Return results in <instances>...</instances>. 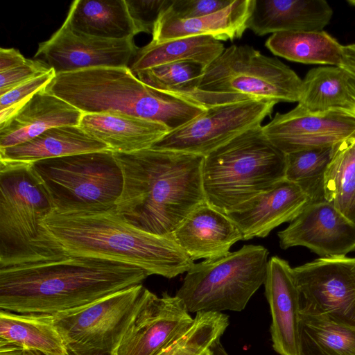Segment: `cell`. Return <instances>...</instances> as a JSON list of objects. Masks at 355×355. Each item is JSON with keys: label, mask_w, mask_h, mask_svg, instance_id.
<instances>
[{"label": "cell", "mask_w": 355, "mask_h": 355, "mask_svg": "<svg viewBox=\"0 0 355 355\" xmlns=\"http://www.w3.org/2000/svg\"><path fill=\"white\" fill-rule=\"evenodd\" d=\"M286 154L265 135L262 125L234 137L204 157L206 202L227 214L285 179Z\"/></svg>", "instance_id": "cell-5"}, {"label": "cell", "mask_w": 355, "mask_h": 355, "mask_svg": "<svg viewBox=\"0 0 355 355\" xmlns=\"http://www.w3.org/2000/svg\"><path fill=\"white\" fill-rule=\"evenodd\" d=\"M275 104L249 99L207 106L186 124L168 132L151 148L205 157L243 132L261 125Z\"/></svg>", "instance_id": "cell-11"}, {"label": "cell", "mask_w": 355, "mask_h": 355, "mask_svg": "<svg viewBox=\"0 0 355 355\" xmlns=\"http://www.w3.org/2000/svg\"><path fill=\"white\" fill-rule=\"evenodd\" d=\"M202 355H211V353H210V348L208 351H207L204 354Z\"/></svg>", "instance_id": "cell-47"}, {"label": "cell", "mask_w": 355, "mask_h": 355, "mask_svg": "<svg viewBox=\"0 0 355 355\" xmlns=\"http://www.w3.org/2000/svg\"><path fill=\"white\" fill-rule=\"evenodd\" d=\"M45 91L83 114L119 112L159 122L169 131L207 108L186 97L157 91L128 67H102L56 74Z\"/></svg>", "instance_id": "cell-4"}, {"label": "cell", "mask_w": 355, "mask_h": 355, "mask_svg": "<svg viewBox=\"0 0 355 355\" xmlns=\"http://www.w3.org/2000/svg\"><path fill=\"white\" fill-rule=\"evenodd\" d=\"M40 60L26 59L17 67L0 72V96L51 70Z\"/></svg>", "instance_id": "cell-38"}, {"label": "cell", "mask_w": 355, "mask_h": 355, "mask_svg": "<svg viewBox=\"0 0 355 355\" xmlns=\"http://www.w3.org/2000/svg\"><path fill=\"white\" fill-rule=\"evenodd\" d=\"M65 19L73 31L97 37L124 40L137 35L125 0H76Z\"/></svg>", "instance_id": "cell-25"}, {"label": "cell", "mask_w": 355, "mask_h": 355, "mask_svg": "<svg viewBox=\"0 0 355 355\" xmlns=\"http://www.w3.org/2000/svg\"><path fill=\"white\" fill-rule=\"evenodd\" d=\"M333 10L324 0H253L247 29L263 36L288 31H321Z\"/></svg>", "instance_id": "cell-21"}, {"label": "cell", "mask_w": 355, "mask_h": 355, "mask_svg": "<svg viewBox=\"0 0 355 355\" xmlns=\"http://www.w3.org/2000/svg\"><path fill=\"white\" fill-rule=\"evenodd\" d=\"M53 210L31 164L0 162V268L47 261L41 222Z\"/></svg>", "instance_id": "cell-8"}, {"label": "cell", "mask_w": 355, "mask_h": 355, "mask_svg": "<svg viewBox=\"0 0 355 355\" xmlns=\"http://www.w3.org/2000/svg\"><path fill=\"white\" fill-rule=\"evenodd\" d=\"M228 325L227 315L221 312H198L191 326L157 355H202L220 340Z\"/></svg>", "instance_id": "cell-32"}, {"label": "cell", "mask_w": 355, "mask_h": 355, "mask_svg": "<svg viewBox=\"0 0 355 355\" xmlns=\"http://www.w3.org/2000/svg\"><path fill=\"white\" fill-rule=\"evenodd\" d=\"M349 4L355 6V0H347Z\"/></svg>", "instance_id": "cell-46"}, {"label": "cell", "mask_w": 355, "mask_h": 355, "mask_svg": "<svg viewBox=\"0 0 355 355\" xmlns=\"http://www.w3.org/2000/svg\"><path fill=\"white\" fill-rule=\"evenodd\" d=\"M333 147L306 149L286 154L285 179L309 190L316 200L322 198V179Z\"/></svg>", "instance_id": "cell-34"}, {"label": "cell", "mask_w": 355, "mask_h": 355, "mask_svg": "<svg viewBox=\"0 0 355 355\" xmlns=\"http://www.w3.org/2000/svg\"><path fill=\"white\" fill-rule=\"evenodd\" d=\"M58 214L116 207L123 175L114 153L103 150L40 160L31 164Z\"/></svg>", "instance_id": "cell-7"}, {"label": "cell", "mask_w": 355, "mask_h": 355, "mask_svg": "<svg viewBox=\"0 0 355 355\" xmlns=\"http://www.w3.org/2000/svg\"><path fill=\"white\" fill-rule=\"evenodd\" d=\"M45 355V354H44ZM64 355H78V354H76L69 350H67V354H64ZM91 355H112L111 354H102V353H99V354H91Z\"/></svg>", "instance_id": "cell-45"}, {"label": "cell", "mask_w": 355, "mask_h": 355, "mask_svg": "<svg viewBox=\"0 0 355 355\" xmlns=\"http://www.w3.org/2000/svg\"><path fill=\"white\" fill-rule=\"evenodd\" d=\"M205 68L197 62L181 61L142 70L135 75L157 91L186 97L198 88Z\"/></svg>", "instance_id": "cell-33"}, {"label": "cell", "mask_w": 355, "mask_h": 355, "mask_svg": "<svg viewBox=\"0 0 355 355\" xmlns=\"http://www.w3.org/2000/svg\"><path fill=\"white\" fill-rule=\"evenodd\" d=\"M338 67L355 78V44L343 46L341 62Z\"/></svg>", "instance_id": "cell-40"}, {"label": "cell", "mask_w": 355, "mask_h": 355, "mask_svg": "<svg viewBox=\"0 0 355 355\" xmlns=\"http://www.w3.org/2000/svg\"><path fill=\"white\" fill-rule=\"evenodd\" d=\"M83 114L68 102L44 89L0 124V149L23 144L54 127L79 125Z\"/></svg>", "instance_id": "cell-20"}, {"label": "cell", "mask_w": 355, "mask_h": 355, "mask_svg": "<svg viewBox=\"0 0 355 355\" xmlns=\"http://www.w3.org/2000/svg\"><path fill=\"white\" fill-rule=\"evenodd\" d=\"M172 236L193 261L225 256L235 243L243 240L235 223L207 202L194 208Z\"/></svg>", "instance_id": "cell-19"}, {"label": "cell", "mask_w": 355, "mask_h": 355, "mask_svg": "<svg viewBox=\"0 0 355 355\" xmlns=\"http://www.w3.org/2000/svg\"><path fill=\"white\" fill-rule=\"evenodd\" d=\"M19 50L14 48L0 49V72L17 67L26 62Z\"/></svg>", "instance_id": "cell-39"}, {"label": "cell", "mask_w": 355, "mask_h": 355, "mask_svg": "<svg viewBox=\"0 0 355 355\" xmlns=\"http://www.w3.org/2000/svg\"><path fill=\"white\" fill-rule=\"evenodd\" d=\"M134 38L109 40L73 31L65 19L46 41L39 44L34 58L56 74L102 67H128L139 49Z\"/></svg>", "instance_id": "cell-13"}, {"label": "cell", "mask_w": 355, "mask_h": 355, "mask_svg": "<svg viewBox=\"0 0 355 355\" xmlns=\"http://www.w3.org/2000/svg\"><path fill=\"white\" fill-rule=\"evenodd\" d=\"M315 200L309 190L284 179L225 214L238 227L243 240L263 238L281 224L293 221Z\"/></svg>", "instance_id": "cell-17"}, {"label": "cell", "mask_w": 355, "mask_h": 355, "mask_svg": "<svg viewBox=\"0 0 355 355\" xmlns=\"http://www.w3.org/2000/svg\"><path fill=\"white\" fill-rule=\"evenodd\" d=\"M302 80L279 59L249 45H232L205 69L186 98L205 106L249 99L298 102Z\"/></svg>", "instance_id": "cell-6"}, {"label": "cell", "mask_w": 355, "mask_h": 355, "mask_svg": "<svg viewBox=\"0 0 355 355\" xmlns=\"http://www.w3.org/2000/svg\"><path fill=\"white\" fill-rule=\"evenodd\" d=\"M185 304L176 295L157 296L148 289L112 355H157L192 324Z\"/></svg>", "instance_id": "cell-15"}, {"label": "cell", "mask_w": 355, "mask_h": 355, "mask_svg": "<svg viewBox=\"0 0 355 355\" xmlns=\"http://www.w3.org/2000/svg\"><path fill=\"white\" fill-rule=\"evenodd\" d=\"M0 339L45 355H64L67 348L53 315L0 310Z\"/></svg>", "instance_id": "cell-26"}, {"label": "cell", "mask_w": 355, "mask_h": 355, "mask_svg": "<svg viewBox=\"0 0 355 355\" xmlns=\"http://www.w3.org/2000/svg\"><path fill=\"white\" fill-rule=\"evenodd\" d=\"M265 45L274 55L290 61L337 67L341 62L343 48L324 31L275 33Z\"/></svg>", "instance_id": "cell-28"}, {"label": "cell", "mask_w": 355, "mask_h": 355, "mask_svg": "<svg viewBox=\"0 0 355 355\" xmlns=\"http://www.w3.org/2000/svg\"><path fill=\"white\" fill-rule=\"evenodd\" d=\"M114 155L123 175L116 211L132 226L171 235L194 208L206 202L204 157L152 148Z\"/></svg>", "instance_id": "cell-2"}, {"label": "cell", "mask_w": 355, "mask_h": 355, "mask_svg": "<svg viewBox=\"0 0 355 355\" xmlns=\"http://www.w3.org/2000/svg\"><path fill=\"white\" fill-rule=\"evenodd\" d=\"M263 284L272 315V347L279 355H298L300 294L293 268L287 261L272 257Z\"/></svg>", "instance_id": "cell-18"}, {"label": "cell", "mask_w": 355, "mask_h": 355, "mask_svg": "<svg viewBox=\"0 0 355 355\" xmlns=\"http://www.w3.org/2000/svg\"><path fill=\"white\" fill-rule=\"evenodd\" d=\"M172 0H125L130 17L137 34H152L161 13L169 7Z\"/></svg>", "instance_id": "cell-36"}, {"label": "cell", "mask_w": 355, "mask_h": 355, "mask_svg": "<svg viewBox=\"0 0 355 355\" xmlns=\"http://www.w3.org/2000/svg\"><path fill=\"white\" fill-rule=\"evenodd\" d=\"M40 245L49 261L92 257L137 266L150 275L166 278L187 272L194 265L172 234L141 230L126 222L116 207L78 214L53 211L41 222Z\"/></svg>", "instance_id": "cell-1"}, {"label": "cell", "mask_w": 355, "mask_h": 355, "mask_svg": "<svg viewBox=\"0 0 355 355\" xmlns=\"http://www.w3.org/2000/svg\"><path fill=\"white\" fill-rule=\"evenodd\" d=\"M268 250L245 245L237 251L194 265L176 296L189 313L241 311L264 284Z\"/></svg>", "instance_id": "cell-9"}, {"label": "cell", "mask_w": 355, "mask_h": 355, "mask_svg": "<svg viewBox=\"0 0 355 355\" xmlns=\"http://www.w3.org/2000/svg\"><path fill=\"white\" fill-rule=\"evenodd\" d=\"M234 0H172L164 12L178 19L207 16L230 6Z\"/></svg>", "instance_id": "cell-37"}, {"label": "cell", "mask_w": 355, "mask_h": 355, "mask_svg": "<svg viewBox=\"0 0 355 355\" xmlns=\"http://www.w3.org/2000/svg\"><path fill=\"white\" fill-rule=\"evenodd\" d=\"M298 355H355V328L300 313Z\"/></svg>", "instance_id": "cell-29"}, {"label": "cell", "mask_w": 355, "mask_h": 355, "mask_svg": "<svg viewBox=\"0 0 355 355\" xmlns=\"http://www.w3.org/2000/svg\"><path fill=\"white\" fill-rule=\"evenodd\" d=\"M211 355H229L225 351L220 340L215 342L210 347Z\"/></svg>", "instance_id": "cell-43"}, {"label": "cell", "mask_w": 355, "mask_h": 355, "mask_svg": "<svg viewBox=\"0 0 355 355\" xmlns=\"http://www.w3.org/2000/svg\"><path fill=\"white\" fill-rule=\"evenodd\" d=\"M350 76L339 67L309 70L302 82L298 104L311 113L343 109L348 101Z\"/></svg>", "instance_id": "cell-30"}, {"label": "cell", "mask_w": 355, "mask_h": 355, "mask_svg": "<svg viewBox=\"0 0 355 355\" xmlns=\"http://www.w3.org/2000/svg\"><path fill=\"white\" fill-rule=\"evenodd\" d=\"M131 265L85 257L0 268V310L55 315L140 284Z\"/></svg>", "instance_id": "cell-3"}, {"label": "cell", "mask_w": 355, "mask_h": 355, "mask_svg": "<svg viewBox=\"0 0 355 355\" xmlns=\"http://www.w3.org/2000/svg\"><path fill=\"white\" fill-rule=\"evenodd\" d=\"M293 270L300 313L355 328V257H320Z\"/></svg>", "instance_id": "cell-12"}, {"label": "cell", "mask_w": 355, "mask_h": 355, "mask_svg": "<svg viewBox=\"0 0 355 355\" xmlns=\"http://www.w3.org/2000/svg\"><path fill=\"white\" fill-rule=\"evenodd\" d=\"M146 290L141 284H137L87 305L53 315L67 350L78 355L112 354Z\"/></svg>", "instance_id": "cell-10"}, {"label": "cell", "mask_w": 355, "mask_h": 355, "mask_svg": "<svg viewBox=\"0 0 355 355\" xmlns=\"http://www.w3.org/2000/svg\"><path fill=\"white\" fill-rule=\"evenodd\" d=\"M110 150L79 125L50 128L23 144L0 149V162L32 164L76 154Z\"/></svg>", "instance_id": "cell-24"}, {"label": "cell", "mask_w": 355, "mask_h": 355, "mask_svg": "<svg viewBox=\"0 0 355 355\" xmlns=\"http://www.w3.org/2000/svg\"><path fill=\"white\" fill-rule=\"evenodd\" d=\"M79 126L114 153L150 148L169 132L162 123L119 112L83 114Z\"/></svg>", "instance_id": "cell-23"}, {"label": "cell", "mask_w": 355, "mask_h": 355, "mask_svg": "<svg viewBox=\"0 0 355 355\" xmlns=\"http://www.w3.org/2000/svg\"><path fill=\"white\" fill-rule=\"evenodd\" d=\"M225 49L220 41L210 36H193L159 43L151 41L139 49L130 69L135 74L154 67L181 61L197 62L207 67Z\"/></svg>", "instance_id": "cell-27"}, {"label": "cell", "mask_w": 355, "mask_h": 355, "mask_svg": "<svg viewBox=\"0 0 355 355\" xmlns=\"http://www.w3.org/2000/svg\"><path fill=\"white\" fill-rule=\"evenodd\" d=\"M277 235L282 249L304 246L320 257L355 251V224L323 198L312 201Z\"/></svg>", "instance_id": "cell-16"}, {"label": "cell", "mask_w": 355, "mask_h": 355, "mask_svg": "<svg viewBox=\"0 0 355 355\" xmlns=\"http://www.w3.org/2000/svg\"><path fill=\"white\" fill-rule=\"evenodd\" d=\"M262 128L268 139L288 154L334 146L355 137V116L341 109L311 113L297 104L286 113H277Z\"/></svg>", "instance_id": "cell-14"}, {"label": "cell", "mask_w": 355, "mask_h": 355, "mask_svg": "<svg viewBox=\"0 0 355 355\" xmlns=\"http://www.w3.org/2000/svg\"><path fill=\"white\" fill-rule=\"evenodd\" d=\"M322 191V198L344 214L355 195V137L334 146Z\"/></svg>", "instance_id": "cell-31"}, {"label": "cell", "mask_w": 355, "mask_h": 355, "mask_svg": "<svg viewBox=\"0 0 355 355\" xmlns=\"http://www.w3.org/2000/svg\"><path fill=\"white\" fill-rule=\"evenodd\" d=\"M25 355H44V354L37 350L25 348Z\"/></svg>", "instance_id": "cell-44"}, {"label": "cell", "mask_w": 355, "mask_h": 355, "mask_svg": "<svg viewBox=\"0 0 355 355\" xmlns=\"http://www.w3.org/2000/svg\"><path fill=\"white\" fill-rule=\"evenodd\" d=\"M0 355H25V348L15 343L0 339Z\"/></svg>", "instance_id": "cell-41"}, {"label": "cell", "mask_w": 355, "mask_h": 355, "mask_svg": "<svg viewBox=\"0 0 355 355\" xmlns=\"http://www.w3.org/2000/svg\"><path fill=\"white\" fill-rule=\"evenodd\" d=\"M344 215L355 224V195L345 211Z\"/></svg>", "instance_id": "cell-42"}, {"label": "cell", "mask_w": 355, "mask_h": 355, "mask_svg": "<svg viewBox=\"0 0 355 355\" xmlns=\"http://www.w3.org/2000/svg\"><path fill=\"white\" fill-rule=\"evenodd\" d=\"M253 0H234L226 8L197 18L178 19L166 14L159 15L152 33V42H164L193 36H210L218 41L234 40L247 29Z\"/></svg>", "instance_id": "cell-22"}, {"label": "cell", "mask_w": 355, "mask_h": 355, "mask_svg": "<svg viewBox=\"0 0 355 355\" xmlns=\"http://www.w3.org/2000/svg\"><path fill=\"white\" fill-rule=\"evenodd\" d=\"M53 69L0 96V124L15 114L36 93L44 89L55 78Z\"/></svg>", "instance_id": "cell-35"}]
</instances>
